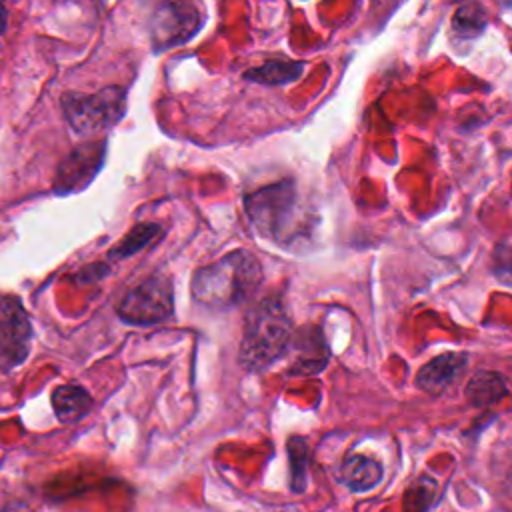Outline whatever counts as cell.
<instances>
[{
    "label": "cell",
    "instance_id": "16",
    "mask_svg": "<svg viewBox=\"0 0 512 512\" xmlns=\"http://www.w3.org/2000/svg\"><path fill=\"white\" fill-rule=\"evenodd\" d=\"M488 14L480 4H462L452 16V30L462 40H472L484 32Z\"/></svg>",
    "mask_w": 512,
    "mask_h": 512
},
{
    "label": "cell",
    "instance_id": "6",
    "mask_svg": "<svg viewBox=\"0 0 512 512\" xmlns=\"http://www.w3.org/2000/svg\"><path fill=\"white\" fill-rule=\"evenodd\" d=\"M204 24L202 10L192 2H162L150 16L148 32L154 52L186 44Z\"/></svg>",
    "mask_w": 512,
    "mask_h": 512
},
{
    "label": "cell",
    "instance_id": "14",
    "mask_svg": "<svg viewBox=\"0 0 512 512\" xmlns=\"http://www.w3.org/2000/svg\"><path fill=\"white\" fill-rule=\"evenodd\" d=\"M164 230L160 224L156 222H138L132 226V230L116 244L108 250V260H122V258H130L136 252L144 250L146 246H150L158 236H162Z\"/></svg>",
    "mask_w": 512,
    "mask_h": 512
},
{
    "label": "cell",
    "instance_id": "18",
    "mask_svg": "<svg viewBox=\"0 0 512 512\" xmlns=\"http://www.w3.org/2000/svg\"><path fill=\"white\" fill-rule=\"evenodd\" d=\"M436 484L428 476L418 478L404 494V512H426L434 498Z\"/></svg>",
    "mask_w": 512,
    "mask_h": 512
},
{
    "label": "cell",
    "instance_id": "1",
    "mask_svg": "<svg viewBox=\"0 0 512 512\" xmlns=\"http://www.w3.org/2000/svg\"><path fill=\"white\" fill-rule=\"evenodd\" d=\"M262 280L258 258L244 248L202 266L190 282L192 298L210 308H232L248 300Z\"/></svg>",
    "mask_w": 512,
    "mask_h": 512
},
{
    "label": "cell",
    "instance_id": "7",
    "mask_svg": "<svg viewBox=\"0 0 512 512\" xmlns=\"http://www.w3.org/2000/svg\"><path fill=\"white\" fill-rule=\"evenodd\" d=\"M32 348V324L22 300L0 294V372L22 366Z\"/></svg>",
    "mask_w": 512,
    "mask_h": 512
},
{
    "label": "cell",
    "instance_id": "3",
    "mask_svg": "<svg viewBox=\"0 0 512 512\" xmlns=\"http://www.w3.org/2000/svg\"><path fill=\"white\" fill-rule=\"evenodd\" d=\"M62 114L70 128L82 136L116 126L126 114V88L104 86L94 94L66 92L60 98Z\"/></svg>",
    "mask_w": 512,
    "mask_h": 512
},
{
    "label": "cell",
    "instance_id": "12",
    "mask_svg": "<svg viewBox=\"0 0 512 512\" xmlns=\"http://www.w3.org/2000/svg\"><path fill=\"white\" fill-rule=\"evenodd\" d=\"M382 480V464L364 454H352L342 464V482L354 490L364 492Z\"/></svg>",
    "mask_w": 512,
    "mask_h": 512
},
{
    "label": "cell",
    "instance_id": "2",
    "mask_svg": "<svg viewBox=\"0 0 512 512\" xmlns=\"http://www.w3.org/2000/svg\"><path fill=\"white\" fill-rule=\"evenodd\" d=\"M294 326L280 296L270 294L250 306L240 342V364L260 372L282 358L292 340Z\"/></svg>",
    "mask_w": 512,
    "mask_h": 512
},
{
    "label": "cell",
    "instance_id": "13",
    "mask_svg": "<svg viewBox=\"0 0 512 512\" xmlns=\"http://www.w3.org/2000/svg\"><path fill=\"white\" fill-rule=\"evenodd\" d=\"M466 400L476 408H486L490 404H496L506 396V382L500 374L478 370L472 374V378L466 384Z\"/></svg>",
    "mask_w": 512,
    "mask_h": 512
},
{
    "label": "cell",
    "instance_id": "19",
    "mask_svg": "<svg viewBox=\"0 0 512 512\" xmlns=\"http://www.w3.org/2000/svg\"><path fill=\"white\" fill-rule=\"evenodd\" d=\"M110 274V264L108 262H92L84 268L78 270V274H74V280L80 284H92L102 280L104 276Z\"/></svg>",
    "mask_w": 512,
    "mask_h": 512
},
{
    "label": "cell",
    "instance_id": "15",
    "mask_svg": "<svg viewBox=\"0 0 512 512\" xmlns=\"http://www.w3.org/2000/svg\"><path fill=\"white\" fill-rule=\"evenodd\" d=\"M302 72H304V62L274 60V62H264L262 66H256V68H248L244 72V78L248 82L276 86V84H288L298 80Z\"/></svg>",
    "mask_w": 512,
    "mask_h": 512
},
{
    "label": "cell",
    "instance_id": "17",
    "mask_svg": "<svg viewBox=\"0 0 512 512\" xmlns=\"http://www.w3.org/2000/svg\"><path fill=\"white\" fill-rule=\"evenodd\" d=\"M288 460H290V488L302 492L306 488L308 470V446L302 438L294 436L288 440Z\"/></svg>",
    "mask_w": 512,
    "mask_h": 512
},
{
    "label": "cell",
    "instance_id": "9",
    "mask_svg": "<svg viewBox=\"0 0 512 512\" xmlns=\"http://www.w3.org/2000/svg\"><path fill=\"white\" fill-rule=\"evenodd\" d=\"M286 354L290 356L292 374H316L328 362V346L320 328L304 326L294 330Z\"/></svg>",
    "mask_w": 512,
    "mask_h": 512
},
{
    "label": "cell",
    "instance_id": "10",
    "mask_svg": "<svg viewBox=\"0 0 512 512\" xmlns=\"http://www.w3.org/2000/svg\"><path fill=\"white\" fill-rule=\"evenodd\" d=\"M468 364V354L464 352H444L428 360L416 374V386L428 394H440L454 384V380L464 372Z\"/></svg>",
    "mask_w": 512,
    "mask_h": 512
},
{
    "label": "cell",
    "instance_id": "8",
    "mask_svg": "<svg viewBox=\"0 0 512 512\" xmlns=\"http://www.w3.org/2000/svg\"><path fill=\"white\" fill-rule=\"evenodd\" d=\"M106 150H108L106 138L90 140L74 146L56 168L54 182H52L54 194L66 196V194H74L88 188L104 166Z\"/></svg>",
    "mask_w": 512,
    "mask_h": 512
},
{
    "label": "cell",
    "instance_id": "4",
    "mask_svg": "<svg viewBox=\"0 0 512 512\" xmlns=\"http://www.w3.org/2000/svg\"><path fill=\"white\" fill-rule=\"evenodd\" d=\"M252 226L272 242H282L296 214V188L292 180L274 182L250 192L244 198Z\"/></svg>",
    "mask_w": 512,
    "mask_h": 512
},
{
    "label": "cell",
    "instance_id": "5",
    "mask_svg": "<svg viewBox=\"0 0 512 512\" xmlns=\"http://www.w3.org/2000/svg\"><path fill=\"white\" fill-rule=\"evenodd\" d=\"M116 314L134 326H152L174 314V288L168 276L152 274L128 290L116 306Z\"/></svg>",
    "mask_w": 512,
    "mask_h": 512
},
{
    "label": "cell",
    "instance_id": "20",
    "mask_svg": "<svg viewBox=\"0 0 512 512\" xmlns=\"http://www.w3.org/2000/svg\"><path fill=\"white\" fill-rule=\"evenodd\" d=\"M6 26H8V10H6V6L0 2V34L6 32Z\"/></svg>",
    "mask_w": 512,
    "mask_h": 512
},
{
    "label": "cell",
    "instance_id": "11",
    "mask_svg": "<svg viewBox=\"0 0 512 512\" xmlns=\"http://www.w3.org/2000/svg\"><path fill=\"white\" fill-rule=\"evenodd\" d=\"M52 410L62 424H74L92 408L90 392L80 384H62L52 390Z\"/></svg>",
    "mask_w": 512,
    "mask_h": 512
}]
</instances>
